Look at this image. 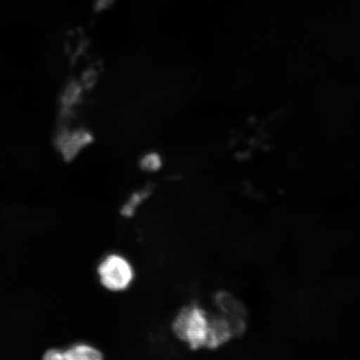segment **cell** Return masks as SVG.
I'll list each match as a JSON object with an SVG mask.
<instances>
[{
  "label": "cell",
  "mask_w": 360,
  "mask_h": 360,
  "mask_svg": "<svg viewBox=\"0 0 360 360\" xmlns=\"http://www.w3.org/2000/svg\"><path fill=\"white\" fill-rule=\"evenodd\" d=\"M210 327V314L196 304L180 310L172 326L174 335L193 350L206 349Z\"/></svg>",
  "instance_id": "1"
},
{
  "label": "cell",
  "mask_w": 360,
  "mask_h": 360,
  "mask_svg": "<svg viewBox=\"0 0 360 360\" xmlns=\"http://www.w3.org/2000/svg\"><path fill=\"white\" fill-rule=\"evenodd\" d=\"M101 285L108 290L121 292L131 285L134 271L131 264L118 254H111L101 260L98 266Z\"/></svg>",
  "instance_id": "2"
},
{
  "label": "cell",
  "mask_w": 360,
  "mask_h": 360,
  "mask_svg": "<svg viewBox=\"0 0 360 360\" xmlns=\"http://www.w3.org/2000/svg\"><path fill=\"white\" fill-rule=\"evenodd\" d=\"M219 314L231 323L233 336L240 337L246 330L247 311L244 305L231 292L220 291L214 296Z\"/></svg>",
  "instance_id": "3"
},
{
  "label": "cell",
  "mask_w": 360,
  "mask_h": 360,
  "mask_svg": "<svg viewBox=\"0 0 360 360\" xmlns=\"http://www.w3.org/2000/svg\"><path fill=\"white\" fill-rule=\"evenodd\" d=\"M92 141L91 134L80 128L60 130L56 139L58 151L65 160H74Z\"/></svg>",
  "instance_id": "4"
},
{
  "label": "cell",
  "mask_w": 360,
  "mask_h": 360,
  "mask_svg": "<svg viewBox=\"0 0 360 360\" xmlns=\"http://www.w3.org/2000/svg\"><path fill=\"white\" fill-rule=\"evenodd\" d=\"M235 338L231 323L222 314H210V327L206 349H214Z\"/></svg>",
  "instance_id": "5"
},
{
  "label": "cell",
  "mask_w": 360,
  "mask_h": 360,
  "mask_svg": "<svg viewBox=\"0 0 360 360\" xmlns=\"http://www.w3.org/2000/svg\"><path fill=\"white\" fill-rule=\"evenodd\" d=\"M63 357L66 360H100L103 359V354L93 345L79 343L63 349Z\"/></svg>",
  "instance_id": "6"
},
{
  "label": "cell",
  "mask_w": 360,
  "mask_h": 360,
  "mask_svg": "<svg viewBox=\"0 0 360 360\" xmlns=\"http://www.w3.org/2000/svg\"><path fill=\"white\" fill-rule=\"evenodd\" d=\"M81 89L79 84L73 83L68 85L61 97L62 110L68 114L74 109L80 100Z\"/></svg>",
  "instance_id": "7"
},
{
  "label": "cell",
  "mask_w": 360,
  "mask_h": 360,
  "mask_svg": "<svg viewBox=\"0 0 360 360\" xmlns=\"http://www.w3.org/2000/svg\"><path fill=\"white\" fill-rule=\"evenodd\" d=\"M148 193V192L146 191L135 193L123 206L122 210H121V214H122L124 217H131L139 205H141V202L146 199Z\"/></svg>",
  "instance_id": "8"
},
{
  "label": "cell",
  "mask_w": 360,
  "mask_h": 360,
  "mask_svg": "<svg viewBox=\"0 0 360 360\" xmlns=\"http://www.w3.org/2000/svg\"><path fill=\"white\" fill-rule=\"evenodd\" d=\"M160 158L155 155H148L142 160V167L148 171H155L160 168Z\"/></svg>",
  "instance_id": "9"
},
{
  "label": "cell",
  "mask_w": 360,
  "mask_h": 360,
  "mask_svg": "<svg viewBox=\"0 0 360 360\" xmlns=\"http://www.w3.org/2000/svg\"><path fill=\"white\" fill-rule=\"evenodd\" d=\"M44 359L46 360H64V357H63V349H49L47 352L44 354Z\"/></svg>",
  "instance_id": "10"
}]
</instances>
